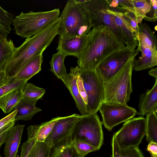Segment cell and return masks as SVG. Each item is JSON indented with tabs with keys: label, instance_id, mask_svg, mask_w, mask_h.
<instances>
[{
	"label": "cell",
	"instance_id": "cell-1",
	"mask_svg": "<svg viewBox=\"0 0 157 157\" xmlns=\"http://www.w3.org/2000/svg\"><path fill=\"white\" fill-rule=\"evenodd\" d=\"M126 46L107 27L92 28L86 35L85 42L77 61L81 70L94 69L110 54Z\"/></svg>",
	"mask_w": 157,
	"mask_h": 157
},
{
	"label": "cell",
	"instance_id": "cell-2",
	"mask_svg": "<svg viewBox=\"0 0 157 157\" xmlns=\"http://www.w3.org/2000/svg\"><path fill=\"white\" fill-rule=\"evenodd\" d=\"M60 21L59 17L45 29L26 38L19 47L15 48L3 68L7 76L15 77L28 63L43 52L58 34Z\"/></svg>",
	"mask_w": 157,
	"mask_h": 157
},
{
	"label": "cell",
	"instance_id": "cell-3",
	"mask_svg": "<svg viewBox=\"0 0 157 157\" xmlns=\"http://www.w3.org/2000/svg\"><path fill=\"white\" fill-rule=\"evenodd\" d=\"M59 17L58 34L62 38L86 36L92 28L88 12L75 0L67 2Z\"/></svg>",
	"mask_w": 157,
	"mask_h": 157
},
{
	"label": "cell",
	"instance_id": "cell-4",
	"mask_svg": "<svg viewBox=\"0 0 157 157\" xmlns=\"http://www.w3.org/2000/svg\"><path fill=\"white\" fill-rule=\"evenodd\" d=\"M135 59H130L112 78L103 82V102L127 104L132 92V76Z\"/></svg>",
	"mask_w": 157,
	"mask_h": 157
},
{
	"label": "cell",
	"instance_id": "cell-5",
	"mask_svg": "<svg viewBox=\"0 0 157 157\" xmlns=\"http://www.w3.org/2000/svg\"><path fill=\"white\" fill-rule=\"evenodd\" d=\"M60 15L59 8L47 11L22 12L13 19L15 33L23 38L31 37L46 28Z\"/></svg>",
	"mask_w": 157,
	"mask_h": 157
},
{
	"label": "cell",
	"instance_id": "cell-6",
	"mask_svg": "<svg viewBox=\"0 0 157 157\" xmlns=\"http://www.w3.org/2000/svg\"><path fill=\"white\" fill-rule=\"evenodd\" d=\"M102 124L97 113L82 115L71 134L72 142L82 141L99 150L103 141Z\"/></svg>",
	"mask_w": 157,
	"mask_h": 157
},
{
	"label": "cell",
	"instance_id": "cell-7",
	"mask_svg": "<svg viewBox=\"0 0 157 157\" xmlns=\"http://www.w3.org/2000/svg\"><path fill=\"white\" fill-rule=\"evenodd\" d=\"M140 52L136 49L126 46L113 53L101 61L95 69L103 82L108 81L114 76L130 59L136 56Z\"/></svg>",
	"mask_w": 157,
	"mask_h": 157
},
{
	"label": "cell",
	"instance_id": "cell-8",
	"mask_svg": "<svg viewBox=\"0 0 157 157\" xmlns=\"http://www.w3.org/2000/svg\"><path fill=\"white\" fill-rule=\"evenodd\" d=\"M80 4L88 12L92 28L101 25L106 26L120 40L125 43V40L113 16L108 11L109 7L106 0H87Z\"/></svg>",
	"mask_w": 157,
	"mask_h": 157
},
{
	"label": "cell",
	"instance_id": "cell-9",
	"mask_svg": "<svg viewBox=\"0 0 157 157\" xmlns=\"http://www.w3.org/2000/svg\"><path fill=\"white\" fill-rule=\"evenodd\" d=\"M79 73L87 96V114L97 113L104 101L103 82L95 69L81 70L80 68Z\"/></svg>",
	"mask_w": 157,
	"mask_h": 157
},
{
	"label": "cell",
	"instance_id": "cell-10",
	"mask_svg": "<svg viewBox=\"0 0 157 157\" xmlns=\"http://www.w3.org/2000/svg\"><path fill=\"white\" fill-rule=\"evenodd\" d=\"M145 132L146 118L140 117L124 122L121 128L113 136L122 148L139 147Z\"/></svg>",
	"mask_w": 157,
	"mask_h": 157
},
{
	"label": "cell",
	"instance_id": "cell-11",
	"mask_svg": "<svg viewBox=\"0 0 157 157\" xmlns=\"http://www.w3.org/2000/svg\"><path fill=\"white\" fill-rule=\"evenodd\" d=\"M99 110L102 117V124L108 131L120 123L133 118L138 113L127 104L103 102Z\"/></svg>",
	"mask_w": 157,
	"mask_h": 157
},
{
	"label": "cell",
	"instance_id": "cell-12",
	"mask_svg": "<svg viewBox=\"0 0 157 157\" xmlns=\"http://www.w3.org/2000/svg\"><path fill=\"white\" fill-rule=\"evenodd\" d=\"M82 116V115L75 113L61 117L55 124L44 142L51 147L71 136L75 124Z\"/></svg>",
	"mask_w": 157,
	"mask_h": 157
},
{
	"label": "cell",
	"instance_id": "cell-13",
	"mask_svg": "<svg viewBox=\"0 0 157 157\" xmlns=\"http://www.w3.org/2000/svg\"><path fill=\"white\" fill-rule=\"evenodd\" d=\"M86 38V35L67 39L59 37L56 50L66 56H73L78 58L82 51Z\"/></svg>",
	"mask_w": 157,
	"mask_h": 157
},
{
	"label": "cell",
	"instance_id": "cell-14",
	"mask_svg": "<svg viewBox=\"0 0 157 157\" xmlns=\"http://www.w3.org/2000/svg\"><path fill=\"white\" fill-rule=\"evenodd\" d=\"M25 126L17 124L8 131L4 150L6 157H16Z\"/></svg>",
	"mask_w": 157,
	"mask_h": 157
},
{
	"label": "cell",
	"instance_id": "cell-15",
	"mask_svg": "<svg viewBox=\"0 0 157 157\" xmlns=\"http://www.w3.org/2000/svg\"><path fill=\"white\" fill-rule=\"evenodd\" d=\"M108 11L113 16L116 23L125 40L126 46L136 48L138 46L137 37L133 32L129 23L123 17L122 13L113 11L110 8L108 10Z\"/></svg>",
	"mask_w": 157,
	"mask_h": 157
},
{
	"label": "cell",
	"instance_id": "cell-16",
	"mask_svg": "<svg viewBox=\"0 0 157 157\" xmlns=\"http://www.w3.org/2000/svg\"><path fill=\"white\" fill-rule=\"evenodd\" d=\"M141 53L140 56L135 59L133 69L136 71L148 69L157 65V48H151L138 44Z\"/></svg>",
	"mask_w": 157,
	"mask_h": 157
},
{
	"label": "cell",
	"instance_id": "cell-17",
	"mask_svg": "<svg viewBox=\"0 0 157 157\" xmlns=\"http://www.w3.org/2000/svg\"><path fill=\"white\" fill-rule=\"evenodd\" d=\"M79 70L78 66L71 68L68 74V83L67 88L73 97L78 109L82 115L84 116L87 114L86 105L79 94L77 83Z\"/></svg>",
	"mask_w": 157,
	"mask_h": 157
},
{
	"label": "cell",
	"instance_id": "cell-18",
	"mask_svg": "<svg viewBox=\"0 0 157 157\" xmlns=\"http://www.w3.org/2000/svg\"><path fill=\"white\" fill-rule=\"evenodd\" d=\"M139 107L138 114L142 116L157 112V79L152 88L140 96Z\"/></svg>",
	"mask_w": 157,
	"mask_h": 157
},
{
	"label": "cell",
	"instance_id": "cell-19",
	"mask_svg": "<svg viewBox=\"0 0 157 157\" xmlns=\"http://www.w3.org/2000/svg\"><path fill=\"white\" fill-rule=\"evenodd\" d=\"M37 101L22 98L12 110H17L15 117V121L31 120L35 114L41 111V109L36 106Z\"/></svg>",
	"mask_w": 157,
	"mask_h": 157
},
{
	"label": "cell",
	"instance_id": "cell-20",
	"mask_svg": "<svg viewBox=\"0 0 157 157\" xmlns=\"http://www.w3.org/2000/svg\"><path fill=\"white\" fill-rule=\"evenodd\" d=\"M61 117L52 118L51 120L42 123L40 125H31L27 129L28 139H33L36 141L44 142L49 135L56 122Z\"/></svg>",
	"mask_w": 157,
	"mask_h": 157
},
{
	"label": "cell",
	"instance_id": "cell-21",
	"mask_svg": "<svg viewBox=\"0 0 157 157\" xmlns=\"http://www.w3.org/2000/svg\"><path fill=\"white\" fill-rule=\"evenodd\" d=\"M66 55L60 51L54 54L50 62V70L58 78L61 80L67 87L68 83V75L64 64Z\"/></svg>",
	"mask_w": 157,
	"mask_h": 157
},
{
	"label": "cell",
	"instance_id": "cell-22",
	"mask_svg": "<svg viewBox=\"0 0 157 157\" xmlns=\"http://www.w3.org/2000/svg\"><path fill=\"white\" fill-rule=\"evenodd\" d=\"M49 157H82L76 151L69 139L62 140L51 147Z\"/></svg>",
	"mask_w": 157,
	"mask_h": 157
},
{
	"label": "cell",
	"instance_id": "cell-23",
	"mask_svg": "<svg viewBox=\"0 0 157 157\" xmlns=\"http://www.w3.org/2000/svg\"><path fill=\"white\" fill-rule=\"evenodd\" d=\"M43 53H40L28 63L15 77L19 80L28 81L40 71L43 62Z\"/></svg>",
	"mask_w": 157,
	"mask_h": 157
},
{
	"label": "cell",
	"instance_id": "cell-24",
	"mask_svg": "<svg viewBox=\"0 0 157 157\" xmlns=\"http://www.w3.org/2000/svg\"><path fill=\"white\" fill-rule=\"evenodd\" d=\"M139 25L137 37L138 44H141L151 48H157V36L146 23Z\"/></svg>",
	"mask_w": 157,
	"mask_h": 157
},
{
	"label": "cell",
	"instance_id": "cell-25",
	"mask_svg": "<svg viewBox=\"0 0 157 157\" xmlns=\"http://www.w3.org/2000/svg\"><path fill=\"white\" fill-rule=\"evenodd\" d=\"M22 88L11 91L0 98V108L4 113H8L22 98Z\"/></svg>",
	"mask_w": 157,
	"mask_h": 157
},
{
	"label": "cell",
	"instance_id": "cell-26",
	"mask_svg": "<svg viewBox=\"0 0 157 157\" xmlns=\"http://www.w3.org/2000/svg\"><path fill=\"white\" fill-rule=\"evenodd\" d=\"M111 157H144L139 147L123 148L120 147L113 136L112 140Z\"/></svg>",
	"mask_w": 157,
	"mask_h": 157
},
{
	"label": "cell",
	"instance_id": "cell-27",
	"mask_svg": "<svg viewBox=\"0 0 157 157\" xmlns=\"http://www.w3.org/2000/svg\"><path fill=\"white\" fill-rule=\"evenodd\" d=\"M131 2L132 6L128 8L127 11L133 13L138 24H140L150 8L151 0H131Z\"/></svg>",
	"mask_w": 157,
	"mask_h": 157
},
{
	"label": "cell",
	"instance_id": "cell-28",
	"mask_svg": "<svg viewBox=\"0 0 157 157\" xmlns=\"http://www.w3.org/2000/svg\"><path fill=\"white\" fill-rule=\"evenodd\" d=\"M146 139L149 143H157V112H151L146 115Z\"/></svg>",
	"mask_w": 157,
	"mask_h": 157
},
{
	"label": "cell",
	"instance_id": "cell-29",
	"mask_svg": "<svg viewBox=\"0 0 157 157\" xmlns=\"http://www.w3.org/2000/svg\"><path fill=\"white\" fill-rule=\"evenodd\" d=\"M13 16V14L6 11L0 6V38L7 39L11 30Z\"/></svg>",
	"mask_w": 157,
	"mask_h": 157
},
{
	"label": "cell",
	"instance_id": "cell-30",
	"mask_svg": "<svg viewBox=\"0 0 157 157\" xmlns=\"http://www.w3.org/2000/svg\"><path fill=\"white\" fill-rule=\"evenodd\" d=\"M15 47L11 40L0 38V71L11 57Z\"/></svg>",
	"mask_w": 157,
	"mask_h": 157
},
{
	"label": "cell",
	"instance_id": "cell-31",
	"mask_svg": "<svg viewBox=\"0 0 157 157\" xmlns=\"http://www.w3.org/2000/svg\"><path fill=\"white\" fill-rule=\"evenodd\" d=\"M45 92V90L31 83H27L22 89V98L33 101L41 99Z\"/></svg>",
	"mask_w": 157,
	"mask_h": 157
},
{
	"label": "cell",
	"instance_id": "cell-32",
	"mask_svg": "<svg viewBox=\"0 0 157 157\" xmlns=\"http://www.w3.org/2000/svg\"><path fill=\"white\" fill-rule=\"evenodd\" d=\"M51 147L44 142L36 141L28 157H49Z\"/></svg>",
	"mask_w": 157,
	"mask_h": 157
},
{
	"label": "cell",
	"instance_id": "cell-33",
	"mask_svg": "<svg viewBox=\"0 0 157 157\" xmlns=\"http://www.w3.org/2000/svg\"><path fill=\"white\" fill-rule=\"evenodd\" d=\"M27 81L19 80L15 77L12 78L8 84L0 88V98L13 90L23 88Z\"/></svg>",
	"mask_w": 157,
	"mask_h": 157
},
{
	"label": "cell",
	"instance_id": "cell-34",
	"mask_svg": "<svg viewBox=\"0 0 157 157\" xmlns=\"http://www.w3.org/2000/svg\"><path fill=\"white\" fill-rule=\"evenodd\" d=\"M72 144L78 153L82 157L90 152L97 151L93 146L80 141H74L72 142Z\"/></svg>",
	"mask_w": 157,
	"mask_h": 157
},
{
	"label": "cell",
	"instance_id": "cell-35",
	"mask_svg": "<svg viewBox=\"0 0 157 157\" xmlns=\"http://www.w3.org/2000/svg\"><path fill=\"white\" fill-rule=\"evenodd\" d=\"M124 18L130 25L131 28L137 38L139 31V25L135 14L130 11L122 13Z\"/></svg>",
	"mask_w": 157,
	"mask_h": 157
},
{
	"label": "cell",
	"instance_id": "cell-36",
	"mask_svg": "<svg viewBox=\"0 0 157 157\" xmlns=\"http://www.w3.org/2000/svg\"><path fill=\"white\" fill-rule=\"evenodd\" d=\"M151 7L144 19L147 21L154 22L157 20V1L151 0Z\"/></svg>",
	"mask_w": 157,
	"mask_h": 157
},
{
	"label": "cell",
	"instance_id": "cell-37",
	"mask_svg": "<svg viewBox=\"0 0 157 157\" xmlns=\"http://www.w3.org/2000/svg\"><path fill=\"white\" fill-rule=\"evenodd\" d=\"M36 140L33 139H28L23 143L21 147V153L20 157H28V155Z\"/></svg>",
	"mask_w": 157,
	"mask_h": 157
},
{
	"label": "cell",
	"instance_id": "cell-38",
	"mask_svg": "<svg viewBox=\"0 0 157 157\" xmlns=\"http://www.w3.org/2000/svg\"><path fill=\"white\" fill-rule=\"evenodd\" d=\"M77 83L79 94L86 106L87 104V95L83 84L82 79L79 75L78 78Z\"/></svg>",
	"mask_w": 157,
	"mask_h": 157
},
{
	"label": "cell",
	"instance_id": "cell-39",
	"mask_svg": "<svg viewBox=\"0 0 157 157\" xmlns=\"http://www.w3.org/2000/svg\"><path fill=\"white\" fill-rule=\"evenodd\" d=\"M17 110L12 112L6 117L0 120V129L13 121H16L15 117Z\"/></svg>",
	"mask_w": 157,
	"mask_h": 157
},
{
	"label": "cell",
	"instance_id": "cell-40",
	"mask_svg": "<svg viewBox=\"0 0 157 157\" xmlns=\"http://www.w3.org/2000/svg\"><path fill=\"white\" fill-rule=\"evenodd\" d=\"M147 150L150 153L151 157H157V143L153 141L150 142Z\"/></svg>",
	"mask_w": 157,
	"mask_h": 157
},
{
	"label": "cell",
	"instance_id": "cell-41",
	"mask_svg": "<svg viewBox=\"0 0 157 157\" xmlns=\"http://www.w3.org/2000/svg\"><path fill=\"white\" fill-rule=\"evenodd\" d=\"M11 78L6 76L3 70L0 71V88L8 84Z\"/></svg>",
	"mask_w": 157,
	"mask_h": 157
},
{
	"label": "cell",
	"instance_id": "cell-42",
	"mask_svg": "<svg viewBox=\"0 0 157 157\" xmlns=\"http://www.w3.org/2000/svg\"><path fill=\"white\" fill-rule=\"evenodd\" d=\"M9 130L4 132L0 135V148L1 146L5 143Z\"/></svg>",
	"mask_w": 157,
	"mask_h": 157
},
{
	"label": "cell",
	"instance_id": "cell-43",
	"mask_svg": "<svg viewBox=\"0 0 157 157\" xmlns=\"http://www.w3.org/2000/svg\"><path fill=\"white\" fill-rule=\"evenodd\" d=\"M15 122L13 121L6 126L0 129V135L5 131L9 130L11 128L14 126Z\"/></svg>",
	"mask_w": 157,
	"mask_h": 157
},
{
	"label": "cell",
	"instance_id": "cell-44",
	"mask_svg": "<svg viewBox=\"0 0 157 157\" xmlns=\"http://www.w3.org/2000/svg\"><path fill=\"white\" fill-rule=\"evenodd\" d=\"M148 74L154 77L155 79H157V68H155L151 69L148 72Z\"/></svg>",
	"mask_w": 157,
	"mask_h": 157
},
{
	"label": "cell",
	"instance_id": "cell-45",
	"mask_svg": "<svg viewBox=\"0 0 157 157\" xmlns=\"http://www.w3.org/2000/svg\"><path fill=\"white\" fill-rule=\"evenodd\" d=\"M0 157H1V156L0 155Z\"/></svg>",
	"mask_w": 157,
	"mask_h": 157
}]
</instances>
